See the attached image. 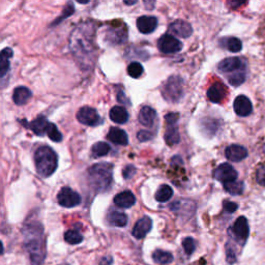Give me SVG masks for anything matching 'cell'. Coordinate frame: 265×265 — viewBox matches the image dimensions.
<instances>
[{
  "mask_svg": "<svg viewBox=\"0 0 265 265\" xmlns=\"http://www.w3.org/2000/svg\"><path fill=\"white\" fill-rule=\"evenodd\" d=\"M23 236L31 265H43L46 258V239L42 225L35 220L27 223L23 228Z\"/></svg>",
  "mask_w": 265,
  "mask_h": 265,
  "instance_id": "cell-1",
  "label": "cell"
},
{
  "mask_svg": "<svg viewBox=\"0 0 265 265\" xmlns=\"http://www.w3.org/2000/svg\"><path fill=\"white\" fill-rule=\"evenodd\" d=\"M94 36L95 30L93 26L82 24L76 30L73 31L71 36V49L74 55L86 62V57L91 59L93 57V52L95 51L94 47Z\"/></svg>",
  "mask_w": 265,
  "mask_h": 265,
  "instance_id": "cell-2",
  "label": "cell"
},
{
  "mask_svg": "<svg viewBox=\"0 0 265 265\" xmlns=\"http://www.w3.org/2000/svg\"><path fill=\"white\" fill-rule=\"evenodd\" d=\"M88 180L97 192L108 191L113 183V166L108 163L94 165L88 170Z\"/></svg>",
  "mask_w": 265,
  "mask_h": 265,
  "instance_id": "cell-3",
  "label": "cell"
},
{
  "mask_svg": "<svg viewBox=\"0 0 265 265\" xmlns=\"http://www.w3.org/2000/svg\"><path fill=\"white\" fill-rule=\"evenodd\" d=\"M34 164L36 172L41 178H49L58 167V157L51 147L43 145L35 151Z\"/></svg>",
  "mask_w": 265,
  "mask_h": 265,
  "instance_id": "cell-4",
  "label": "cell"
},
{
  "mask_svg": "<svg viewBox=\"0 0 265 265\" xmlns=\"http://www.w3.org/2000/svg\"><path fill=\"white\" fill-rule=\"evenodd\" d=\"M164 99L170 103H178L184 97V81L179 76H171L162 87Z\"/></svg>",
  "mask_w": 265,
  "mask_h": 265,
  "instance_id": "cell-5",
  "label": "cell"
},
{
  "mask_svg": "<svg viewBox=\"0 0 265 265\" xmlns=\"http://www.w3.org/2000/svg\"><path fill=\"white\" fill-rule=\"evenodd\" d=\"M180 114L179 113H168L165 116V121L167 124L165 130V141L169 146H173L179 144L181 141V135L179 130V122Z\"/></svg>",
  "mask_w": 265,
  "mask_h": 265,
  "instance_id": "cell-6",
  "label": "cell"
},
{
  "mask_svg": "<svg viewBox=\"0 0 265 265\" xmlns=\"http://www.w3.org/2000/svg\"><path fill=\"white\" fill-rule=\"evenodd\" d=\"M158 48L162 53L173 54L178 53L183 49V42L180 41L174 35L166 33L158 40Z\"/></svg>",
  "mask_w": 265,
  "mask_h": 265,
  "instance_id": "cell-7",
  "label": "cell"
},
{
  "mask_svg": "<svg viewBox=\"0 0 265 265\" xmlns=\"http://www.w3.org/2000/svg\"><path fill=\"white\" fill-rule=\"evenodd\" d=\"M213 178L224 184H228L231 182H235L237 181V171L228 163H224L220 164L217 168H215V170L213 171Z\"/></svg>",
  "mask_w": 265,
  "mask_h": 265,
  "instance_id": "cell-8",
  "label": "cell"
},
{
  "mask_svg": "<svg viewBox=\"0 0 265 265\" xmlns=\"http://www.w3.org/2000/svg\"><path fill=\"white\" fill-rule=\"evenodd\" d=\"M57 201L60 206L72 208V207L78 206L81 203L82 199L77 192L73 191L69 187H64L59 191L57 195Z\"/></svg>",
  "mask_w": 265,
  "mask_h": 265,
  "instance_id": "cell-9",
  "label": "cell"
},
{
  "mask_svg": "<svg viewBox=\"0 0 265 265\" xmlns=\"http://www.w3.org/2000/svg\"><path fill=\"white\" fill-rule=\"evenodd\" d=\"M77 119L88 126H96L101 120L98 111L92 107H82L77 113Z\"/></svg>",
  "mask_w": 265,
  "mask_h": 265,
  "instance_id": "cell-10",
  "label": "cell"
},
{
  "mask_svg": "<svg viewBox=\"0 0 265 265\" xmlns=\"http://www.w3.org/2000/svg\"><path fill=\"white\" fill-rule=\"evenodd\" d=\"M231 231L233 233V236L235 237V239L244 245L250 234V228H249V223H248V219L245 216H239L236 220L235 223L233 224Z\"/></svg>",
  "mask_w": 265,
  "mask_h": 265,
  "instance_id": "cell-11",
  "label": "cell"
},
{
  "mask_svg": "<svg viewBox=\"0 0 265 265\" xmlns=\"http://www.w3.org/2000/svg\"><path fill=\"white\" fill-rule=\"evenodd\" d=\"M23 123L24 126L31 129L36 136H43L45 134H48V130L51 124V122H49L45 116H38L31 122L23 121Z\"/></svg>",
  "mask_w": 265,
  "mask_h": 265,
  "instance_id": "cell-12",
  "label": "cell"
},
{
  "mask_svg": "<svg viewBox=\"0 0 265 265\" xmlns=\"http://www.w3.org/2000/svg\"><path fill=\"white\" fill-rule=\"evenodd\" d=\"M168 30L170 33H173L174 35L183 38H187L193 33V28L191 24L184 20H175L169 25Z\"/></svg>",
  "mask_w": 265,
  "mask_h": 265,
  "instance_id": "cell-13",
  "label": "cell"
},
{
  "mask_svg": "<svg viewBox=\"0 0 265 265\" xmlns=\"http://www.w3.org/2000/svg\"><path fill=\"white\" fill-rule=\"evenodd\" d=\"M151 228H152V220L149 216L145 215L141 217L135 224L134 228H132L131 234L137 239H142L150 232Z\"/></svg>",
  "mask_w": 265,
  "mask_h": 265,
  "instance_id": "cell-14",
  "label": "cell"
},
{
  "mask_svg": "<svg viewBox=\"0 0 265 265\" xmlns=\"http://www.w3.org/2000/svg\"><path fill=\"white\" fill-rule=\"evenodd\" d=\"M245 63L238 57H229L220 61L217 65V69L222 73H233V72H240L244 71Z\"/></svg>",
  "mask_w": 265,
  "mask_h": 265,
  "instance_id": "cell-15",
  "label": "cell"
},
{
  "mask_svg": "<svg viewBox=\"0 0 265 265\" xmlns=\"http://www.w3.org/2000/svg\"><path fill=\"white\" fill-rule=\"evenodd\" d=\"M233 107H234L235 113L241 117L249 116L253 111V105L249 100V98H247L246 96H238L234 100Z\"/></svg>",
  "mask_w": 265,
  "mask_h": 265,
  "instance_id": "cell-16",
  "label": "cell"
},
{
  "mask_svg": "<svg viewBox=\"0 0 265 265\" xmlns=\"http://www.w3.org/2000/svg\"><path fill=\"white\" fill-rule=\"evenodd\" d=\"M158 27V19L152 16H142L137 20V28L143 34L153 32Z\"/></svg>",
  "mask_w": 265,
  "mask_h": 265,
  "instance_id": "cell-17",
  "label": "cell"
},
{
  "mask_svg": "<svg viewBox=\"0 0 265 265\" xmlns=\"http://www.w3.org/2000/svg\"><path fill=\"white\" fill-rule=\"evenodd\" d=\"M114 203L120 208H129L136 203V197L130 191H123L114 197Z\"/></svg>",
  "mask_w": 265,
  "mask_h": 265,
  "instance_id": "cell-18",
  "label": "cell"
},
{
  "mask_svg": "<svg viewBox=\"0 0 265 265\" xmlns=\"http://www.w3.org/2000/svg\"><path fill=\"white\" fill-rule=\"evenodd\" d=\"M107 138L109 139V141H111L113 144L116 145H121V146H125L128 144V137L126 132L119 128V127H111Z\"/></svg>",
  "mask_w": 265,
  "mask_h": 265,
  "instance_id": "cell-19",
  "label": "cell"
},
{
  "mask_svg": "<svg viewBox=\"0 0 265 265\" xmlns=\"http://www.w3.org/2000/svg\"><path fill=\"white\" fill-rule=\"evenodd\" d=\"M225 156L231 162H240L248 157V150L244 146L233 144L226 148Z\"/></svg>",
  "mask_w": 265,
  "mask_h": 265,
  "instance_id": "cell-20",
  "label": "cell"
},
{
  "mask_svg": "<svg viewBox=\"0 0 265 265\" xmlns=\"http://www.w3.org/2000/svg\"><path fill=\"white\" fill-rule=\"evenodd\" d=\"M226 95V87L219 83H215L207 91V98L211 103H219Z\"/></svg>",
  "mask_w": 265,
  "mask_h": 265,
  "instance_id": "cell-21",
  "label": "cell"
},
{
  "mask_svg": "<svg viewBox=\"0 0 265 265\" xmlns=\"http://www.w3.org/2000/svg\"><path fill=\"white\" fill-rule=\"evenodd\" d=\"M31 97H32V93L27 87H24V86L17 87L13 94L14 103L18 106H23L26 103H28Z\"/></svg>",
  "mask_w": 265,
  "mask_h": 265,
  "instance_id": "cell-22",
  "label": "cell"
},
{
  "mask_svg": "<svg viewBox=\"0 0 265 265\" xmlns=\"http://www.w3.org/2000/svg\"><path fill=\"white\" fill-rule=\"evenodd\" d=\"M157 119V112L154 109L145 106L139 112V122L144 126H152Z\"/></svg>",
  "mask_w": 265,
  "mask_h": 265,
  "instance_id": "cell-23",
  "label": "cell"
},
{
  "mask_svg": "<svg viewBox=\"0 0 265 265\" xmlns=\"http://www.w3.org/2000/svg\"><path fill=\"white\" fill-rule=\"evenodd\" d=\"M110 118L115 123L123 124L128 120V113L124 107L115 106L110 110Z\"/></svg>",
  "mask_w": 265,
  "mask_h": 265,
  "instance_id": "cell-24",
  "label": "cell"
},
{
  "mask_svg": "<svg viewBox=\"0 0 265 265\" xmlns=\"http://www.w3.org/2000/svg\"><path fill=\"white\" fill-rule=\"evenodd\" d=\"M14 55L13 50L11 48H5L2 51V55H0V76L2 78L6 77L10 70V58H12Z\"/></svg>",
  "mask_w": 265,
  "mask_h": 265,
  "instance_id": "cell-25",
  "label": "cell"
},
{
  "mask_svg": "<svg viewBox=\"0 0 265 265\" xmlns=\"http://www.w3.org/2000/svg\"><path fill=\"white\" fill-rule=\"evenodd\" d=\"M108 222L115 227H125L127 224V215L119 211H111L108 214Z\"/></svg>",
  "mask_w": 265,
  "mask_h": 265,
  "instance_id": "cell-26",
  "label": "cell"
},
{
  "mask_svg": "<svg viewBox=\"0 0 265 265\" xmlns=\"http://www.w3.org/2000/svg\"><path fill=\"white\" fill-rule=\"evenodd\" d=\"M173 196V190L171 187H169L168 185H163L161 186L157 193H156V200L158 202H161V203H164V202H167L168 200H170Z\"/></svg>",
  "mask_w": 265,
  "mask_h": 265,
  "instance_id": "cell-27",
  "label": "cell"
},
{
  "mask_svg": "<svg viewBox=\"0 0 265 265\" xmlns=\"http://www.w3.org/2000/svg\"><path fill=\"white\" fill-rule=\"evenodd\" d=\"M152 259L156 263L159 264H170L173 261V255L169 252L163 250H156L152 253Z\"/></svg>",
  "mask_w": 265,
  "mask_h": 265,
  "instance_id": "cell-28",
  "label": "cell"
},
{
  "mask_svg": "<svg viewBox=\"0 0 265 265\" xmlns=\"http://www.w3.org/2000/svg\"><path fill=\"white\" fill-rule=\"evenodd\" d=\"M111 150V147L106 142H97L92 147V154L94 158H101L104 156H107Z\"/></svg>",
  "mask_w": 265,
  "mask_h": 265,
  "instance_id": "cell-29",
  "label": "cell"
},
{
  "mask_svg": "<svg viewBox=\"0 0 265 265\" xmlns=\"http://www.w3.org/2000/svg\"><path fill=\"white\" fill-rule=\"evenodd\" d=\"M223 40H225L224 41V47H226L230 52L236 53V52L241 51L242 42L240 41L239 38H237V37H227Z\"/></svg>",
  "mask_w": 265,
  "mask_h": 265,
  "instance_id": "cell-30",
  "label": "cell"
},
{
  "mask_svg": "<svg viewBox=\"0 0 265 265\" xmlns=\"http://www.w3.org/2000/svg\"><path fill=\"white\" fill-rule=\"evenodd\" d=\"M223 186H224V189L230 195H233V196L240 195L244 192V184L241 182H238V181L231 182V183H228V184H224Z\"/></svg>",
  "mask_w": 265,
  "mask_h": 265,
  "instance_id": "cell-31",
  "label": "cell"
},
{
  "mask_svg": "<svg viewBox=\"0 0 265 265\" xmlns=\"http://www.w3.org/2000/svg\"><path fill=\"white\" fill-rule=\"evenodd\" d=\"M143 72H144V69H143L142 64L138 61H132L127 67V74L129 75V77L134 78V79L140 78L142 76Z\"/></svg>",
  "mask_w": 265,
  "mask_h": 265,
  "instance_id": "cell-32",
  "label": "cell"
},
{
  "mask_svg": "<svg viewBox=\"0 0 265 265\" xmlns=\"http://www.w3.org/2000/svg\"><path fill=\"white\" fill-rule=\"evenodd\" d=\"M64 240L70 245H78L82 242L83 236L77 230H69L64 233Z\"/></svg>",
  "mask_w": 265,
  "mask_h": 265,
  "instance_id": "cell-33",
  "label": "cell"
},
{
  "mask_svg": "<svg viewBox=\"0 0 265 265\" xmlns=\"http://www.w3.org/2000/svg\"><path fill=\"white\" fill-rule=\"evenodd\" d=\"M245 80H246V73H245V71L237 72V73L231 75L228 78V81H229V83L232 86H239V85H241L245 82Z\"/></svg>",
  "mask_w": 265,
  "mask_h": 265,
  "instance_id": "cell-34",
  "label": "cell"
},
{
  "mask_svg": "<svg viewBox=\"0 0 265 265\" xmlns=\"http://www.w3.org/2000/svg\"><path fill=\"white\" fill-rule=\"evenodd\" d=\"M48 137L53 141V142H60L62 140V135L57 128V126L54 123L50 124L49 130H48Z\"/></svg>",
  "mask_w": 265,
  "mask_h": 265,
  "instance_id": "cell-35",
  "label": "cell"
},
{
  "mask_svg": "<svg viewBox=\"0 0 265 265\" xmlns=\"http://www.w3.org/2000/svg\"><path fill=\"white\" fill-rule=\"evenodd\" d=\"M183 247L187 255H192L196 250V241L192 237H186L183 240Z\"/></svg>",
  "mask_w": 265,
  "mask_h": 265,
  "instance_id": "cell-36",
  "label": "cell"
},
{
  "mask_svg": "<svg viewBox=\"0 0 265 265\" xmlns=\"http://www.w3.org/2000/svg\"><path fill=\"white\" fill-rule=\"evenodd\" d=\"M256 180L260 186L265 187V163L259 165L256 172Z\"/></svg>",
  "mask_w": 265,
  "mask_h": 265,
  "instance_id": "cell-37",
  "label": "cell"
},
{
  "mask_svg": "<svg viewBox=\"0 0 265 265\" xmlns=\"http://www.w3.org/2000/svg\"><path fill=\"white\" fill-rule=\"evenodd\" d=\"M226 259H227V262L230 263V264H233L236 262V251L234 250V248L230 245V244H227L226 246Z\"/></svg>",
  "mask_w": 265,
  "mask_h": 265,
  "instance_id": "cell-38",
  "label": "cell"
},
{
  "mask_svg": "<svg viewBox=\"0 0 265 265\" xmlns=\"http://www.w3.org/2000/svg\"><path fill=\"white\" fill-rule=\"evenodd\" d=\"M137 138L140 142H146V141H149L153 138V134H152V132H150L149 130H140V131H138Z\"/></svg>",
  "mask_w": 265,
  "mask_h": 265,
  "instance_id": "cell-39",
  "label": "cell"
},
{
  "mask_svg": "<svg viewBox=\"0 0 265 265\" xmlns=\"http://www.w3.org/2000/svg\"><path fill=\"white\" fill-rule=\"evenodd\" d=\"M74 7H73V5L72 4H69V6L68 7H65V9H64V11H63V14L61 15V17L60 18H58L52 25L53 26H55L57 23H59L61 20H63V19H65V18H68L69 16H71L73 13H74Z\"/></svg>",
  "mask_w": 265,
  "mask_h": 265,
  "instance_id": "cell-40",
  "label": "cell"
},
{
  "mask_svg": "<svg viewBox=\"0 0 265 265\" xmlns=\"http://www.w3.org/2000/svg\"><path fill=\"white\" fill-rule=\"evenodd\" d=\"M135 172H136V168L134 166L128 165L123 169V178L125 180H129L130 178H132V175H134Z\"/></svg>",
  "mask_w": 265,
  "mask_h": 265,
  "instance_id": "cell-41",
  "label": "cell"
},
{
  "mask_svg": "<svg viewBox=\"0 0 265 265\" xmlns=\"http://www.w3.org/2000/svg\"><path fill=\"white\" fill-rule=\"evenodd\" d=\"M223 206H224L225 211H227V212H229V213H232V212L236 211V209H237V207H238L236 203L230 202V201H225V202L223 203Z\"/></svg>",
  "mask_w": 265,
  "mask_h": 265,
  "instance_id": "cell-42",
  "label": "cell"
},
{
  "mask_svg": "<svg viewBox=\"0 0 265 265\" xmlns=\"http://www.w3.org/2000/svg\"><path fill=\"white\" fill-rule=\"evenodd\" d=\"M112 263V258L111 257H104L101 260V265H111Z\"/></svg>",
  "mask_w": 265,
  "mask_h": 265,
  "instance_id": "cell-43",
  "label": "cell"
},
{
  "mask_svg": "<svg viewBox=\"0 0 265 265\" xmlns=\"http://www.w3.org/2000/svg\"><path fill=\"white\" fill-rule=\"evenodd\" d=\"M137 2H132V3H127V2H124V5L126 6H132V5H136Z\"/></svg>",
  "mask_w": 265,
  "mask_h": 265,
  "instance_id": "cell-44",
  "label": "cell"
},
{
  "mask_svg": "<svg viewBox=\"0 0 265 265\" xmlns=\"http://www.w3.org/2000/svg\"><path fill=\"white\" fill-rule=\"evenodd\" d=\"M64 265H68V264H64Z\"/></svg>",
  "mask_w": 265,
  "mask_h": 265,
  "instance_id": "cell-45",
  "label": "cell"
}]
</instances>
